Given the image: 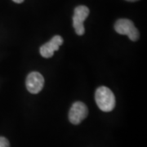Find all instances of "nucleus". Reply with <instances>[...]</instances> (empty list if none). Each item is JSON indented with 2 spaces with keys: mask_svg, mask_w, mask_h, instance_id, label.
<instances>
[{
  "mask_svg": "<svg viewBox=\"0 0 147 147\" xmlns=\"http://www.w3.org/2000/svg\"><path fill=\"white\" fill-rule=\"evenodd\" d=\"M96 103L99 109L104 112H110L115 106V97L112 91L107 87H100L96 91Z\"/></svg>",
  "mask_w": 147,
  "mask_h": 147,
  "instance_id": "f257e3e1",
  "label": "nucleus"
},
{
  "mask_svg": "<svg viewBox=\"0 0 147 147\" xmlns=\"http://www.w3.org/2000/svg\"><path fill=\"white\" fill-rule=\"evenodd\" d=\"M115 31L123 35H127L131 41H137L139 38V31L133 22L128 19H119L115 24Z\"/></svg>",
  "mask_w": 147,
  "mask_h": 147,
  "instance_id": "f03ea898",
  "label": "nucleus"
},
{
  "mask_svg": "<svg viewBox=\"0 0 147 147\" xmlns=\"http://www.w3.org/2000/svg\"><path fill=\"white\" fill-rule=\"evenodd\" d=\"M89 15V9L86 6L76 7L74 11L73 26L78 35H83L85 32L84 21Z\"/></svg>",
  "mask_w": 147,
  "mask_h": 147,
  "instance_id": "7ed1b4c3",
  "label": "nucleus"
},
{
  "mask_svg": "<svg viewBox=\"0 0 147 147\" xmlns=\"http://www.w3.org/2000/svg\"><path fill=\"white\" fill-rule=\"evenodd\" d=\"M88 115L87 105L81 101L74 102L69 112V119L74 125L79 124Z\"/></svg>",
  "mask_w": 147,
  "mask_h": 147,
  "instance_id": "20e7f679",
  "label": "nucleus"
},
{
  "mask_svg": "<svg viewBox=\"0 0 147 147\" xmlns=\"http://www.w3.org/2000/svg\"><path fill=\"white\" fill-rule=\"evenodd\" d=\"M44 79L41 74L38 72H31L28 74L26 81V85L28 91L33 93L37 94L43 88Z\"/></svg>",
  "mask_w": 147,
  "mask_h": 147,
  "instance_id": "39448f33",
  "label": "nucleus"
},
{
  "mask_svg": "<svg viewBox=\"0 0 147 147\" xmlns=\"http://www.w3.org/2000/svg\"><path fill=\"white\" fill-rule=\"evenodd\" d=\"M63 43V38L60 35H56L54 36L49 41L43 44L40 47V54L41 56L45 58L52 57L54 53L57 51L59 47H61Z\"/></svg>",
  "mask_w": 147,
  "mask_h": 147,
  "instance_id": "423d86ee",
  "label": "nucleus"
},
{
  "mask_svg": "<svg viewBox=\"0 0 147 147\" xmlns=\"http://www.w3.org/2000/svg\"><path fill=\"white\" fill-rule=\"evenodd\" d=\"M0 147H10V143L7 138L0 137Z\"/></svg>",
  "mask_w": 147,
  "mask_h": 147,
  "instance_id": "0eeeda50",
  "label": "nucleus"
},
{
  "mask_svg": "<svg viewBox=\"0 0 147 147\" xmlns=\"http://www.w3.org/2000/svg\"><path fill=\"white\" fill-rule=\"evenodd\" d=\"M13 2H15L16 3H23L24 2V0H12Z\"/></svg>",
  "mask_w": 147,
  "mask_h": 147,
  "instance_id": "6e6552de",
  "label": "nucleus"
},
{
  "mask_svg": "<svg viewBox=\"0 0 147 147\" xmlns=\"http://www.w3.org/2000/svg\"><path fill=\"white\" fill-rule=\"evenodd\" d=\"M126 1H128V2H135V1H137V0H126Z\"/></svg>",
  "mask_w": 147,
  "mask_h": 147,
  "instance_id": "1a4fd4ad",
  "label": "nucleus"
}]
</instances>
